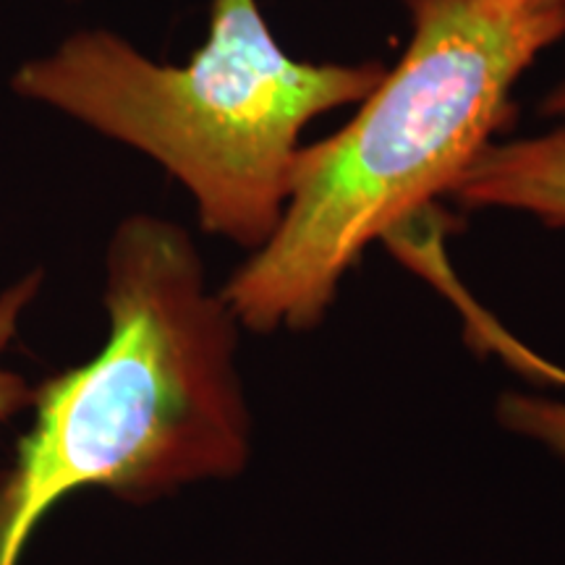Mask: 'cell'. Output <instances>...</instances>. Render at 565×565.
<instances>
[{"instance_id": "obj_8", "label": "cell", "mask_w": 565, "mask_h": 565, "mask_svg": "<svg viewBox=\"0 0 565 565\" xmlns=\"http://www.w3.org/2000/svg\"><path fill=\"white\" fill-rule=\"evenodd\" d=\"M416 3V0H404V6ZM513 3H524V6H534V9H557L565 11V0H513Z\"/></svg>"}, {"instance_id": "obj_5", "label": "cell", "mask_w": 565, "mask_h": 565, "mask_svg": "<svg viewBox=\"0 0 565 565\" xmlns=\"http://www.w3.org/2000/svg\"><path fill=\"white\" fill-rule=\"evenodd\" d=\"M561 391H565V377ZM494 419L505 433L540 445L565 461V398L529 391H508L494 404Z\"/></svg>"}, {"instance_id": "obj_9", "label": "cell", "mask_w": 565, "mask_h": 565, "mask_svg": "<svg viewBox=\"0 0 565 565\" xmlns=\"http://www.w3.org/2000/svg\"><path fill=\"white\" fill-rule=\"evenodd\" d=\"M71 3H76V0H71Z\"/></svg>"}, {"instance_id": "obj_2", "label": "cell", "mask_w": 565, "mask_h": 565, "mask_svg": "<svg viewBox=\"0 0 565 565\" xmlns=\"http://www.w3.org/2000/svg\"><path fill=\"white\" fill-rule=\"evenodd\" d=\"M412 40L343 129L301 145L270 238L221 286L249 333H309L372 244L404 231L494 139L521 76L565 38V11L416 0Z\"/></svg>"}, {"instance_id": "obj_1", "label": "cell", "mask_w": 565, "mask_h": 565, "mask_svg": "<svg viewBox=\"0 0 565 565\" xmlns=\"http://www.w3.org/2000/svg\"><path fill=\"white\" fill-rule=\"evenodd\" d=\"M103 307L100 351L34 387L30 433L0 469V565L21 563L68 494L152 505L252 463L244 328L210 288L192 233L150 212L124 217L105 246Z\"/></svg>"}, {"instance_id": "obj_7", "label": "cell", "mask_w": 565, "mask_h": 565, "mask_svg": "<svg viewBox=\"0 0 565 565\" xmlns=\"http://www.w3.org/2000/svg\"><path fill=\"white\" fill-rule=\"evenodd\" d=\"M542 116H553V118H563L565 116V74L557 79V84L553 89L542 97L540 105Z\"/></svg>"}, {"instance_id": "obj_4", "label": "cell", "mask_w": 565, "mask_h": 565, "mask_svg": "<svg viewBox=\"0 0 565 565\" xmlns=\"http://www.w3.org/2000/svg\"><path fill=\"white\" fill-rule=\"evenodd\" d=\"M471 210H508L565 228V124L536 137L490 141L450 192Z\"/></svg>"}, {"instance_id": "obj_3", "label": "cell", "mask_w": 565, "mask_h": 565, "mask_svg": "<svg viewBox=\"0 0 565 565\" xmlns=\"http://www.w3.org/2000/svg\"><path fill=\"white\" fill-rule=\"evenodd\" d=\"M385 71L294 58L259 0H212L204 42L183 63L154 61L110 30H79L21 61L9 84L150 158L192 196L204 233L254 252L286 210L303 129L362 103Z\"/></svg>"}, {"instance_id": "obj_6", "label": "cell", "mask_w": 565, "mask_h": 565, "mask_svg": "<svg viewBox=\"0 0 565 565\" xmlns=\"http://www.w3.org/2000/svg\"><path fill=\"white\" fill-rule=\"evenodd\" d=\"M42 282H45V270H32L0 291V424L32 408L34 387L19 372L9 370L3 356L19 333L21 317L40 296Z\"/></svg>"}]
</instances>
